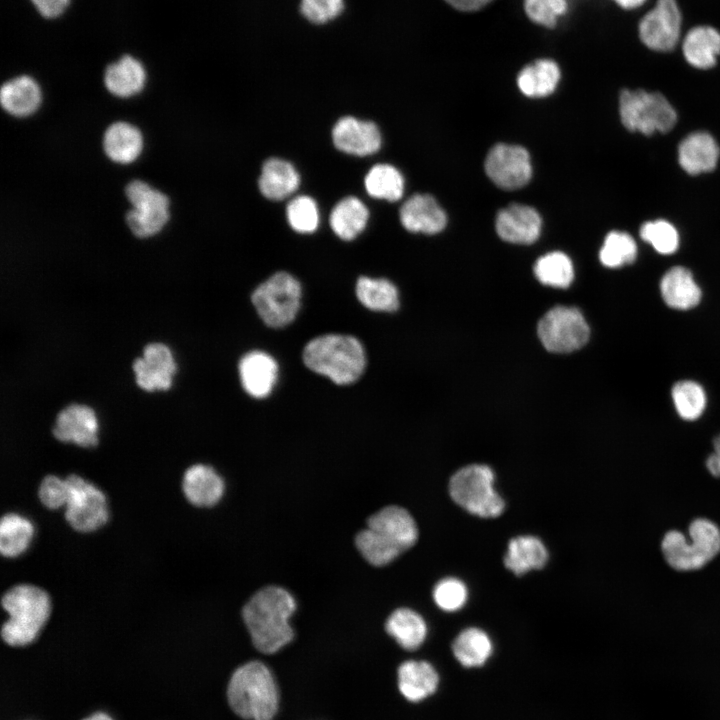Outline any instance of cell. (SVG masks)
<instances>
[{
	"mask_svg": "<svg viewBox=\"0 0 720 720\" xmlns=\"http://www.w3.org/2000/svg\"><path fill=\"white\" fill-rule=\"evenodd\" d=\"M536 278L544 285L567 288L574 278V268L570 258L559 251L540 257L534 265Z\"/></svg>",
	"mask_w": 720,
	"mask_h": 720,
	"instance_id": "38",
	"label": "cell"
},
{
	"mask_svg": "<svg viewBox=\"0 0 720 720\" xmlns=\"http://www.w3.org/2000/svg\"><path fill=\"white\" fill-rule=\"evenodd\" d=\"M560 80V69L550 59H539L525 66L517 76L520 91L528 97L550 95Z\"/></svg>",
	"mask_w": 720,
	"mask_h": 720,
	"instance_id": "32",
	"label": "cell"
},
{
	"mask_svg": "<svg viewBox=\"0 0 720 720\" xmlns=\"http://www.w3.org/2000/svg\"><path fill=\"white\" fill-rule=\"evenodd\" d=\"M548 560L544 543L536 536L524 535L510 540L504 556V564L515 575L541 569Z\"/></svg>",
	"mask_w": 720,
	"mask_h": 720,
	"instance_id": "29",
	"label": "cell"
},
{
	"mask_svg": "<svg viewBox=\"0 0 720 720\" xmlns=\"http://www.w3.org/2000/svg\"><path fill=\"white\" fill-rule=\"evenodd\" d=\"M37 11L47 19L60 16L68 7L70 0H30Z\"/></svg>",
	"mask_w": 720,
	"mask_h": 720,
	"instance_id": "48",
	"label": "cell"
},
{
	"mask_svg": "<svg viewBox=\"0 0 720 720\" xmlns=\"http://www.w3.org/2000/svg\"><path fill=\"white\" fill-rule=\"evenodd\" d=\"M355 293L359 302L372 311L392 312L399 307L397 287L388 279L361 276Z\"/></svg>",
	"mask_w": 720,
	"mask_h": 720,
	"instance_id": "34",
	"label": "cell"
},
{
	"mask_svg": "<svg viewBox=\"0 0 720 720\" xmlns=\"http://www.w3.org/2000/svg\"><path fill=\"white\" fill-rule=\"evenodd\" d=\"M82 720H113L110 715H108L105 712H95L91 714L90 716L82 719Z\"/></svg>",
	"mask_w": 720,
	"mask_h": 720,
	"instance_id": "52",
	"label": "cell"
},
{
	"mask_svg": "<svg viewBox=\"0 0 720 720\" xmlns=\"http://www.w3.org/2000/svg\"><path fill=\"white\" fill-rule=\"evenodd\" d=\"M682 52L686 61L695 68L713 67L720 54V32L708 25L691 28L683 39Z\"/></svg>",
	"mask_w": 720,
	"mask_h": 720,
	"instance_id": "25",
	"label": "cell"
},
{
	"mask_svg": "<svg viewBox=\"0 0 720 720\" xmlns=\"http://www.w3.org/2000/svg\"><path fill=\"white\" fill-rule=\"evenodd\" d=\"M286 215L290 226L299 233H312L319 224L317 204L306 195L292 199L287 205Z\"/></svg>",
	"mask_w": 720,
	"mask_h": 720,
	"instance_id": "42",
	"label": "cell"
},
{
	"mask_svg": "<svg viewBox=\"0 0 720 720\" xmlns=\"http://www.w3.org/2000/svg\"><path fill=\"white\" fill-rule=\"evenodd\" d=\"M38 496L44 506L49 509H57L66 505L69 489L66 479L55 475L46 476L38 490Z\"/></svg>",
	"mask_w": 720,
	"mask_h": 720,
	"instance_id": "47",
	"label": "cell"
},
{
	"mask_svg": "<svg viewBox=\"0 0 720 720\" xmlns=\"http://www.w3.org/2000/svg\"><path fill=\"white\" fill-rule=\"evenodd\" d=\"M233 712L246 720H272L279 705V691L270 669L260 661L238 667L227 686Z\"/></svg>",
	"mask_w": 720,
	"mask_h": 720,
	"instance_id": "3",
	"label": "cell"
},
{
	"mask_svg": "<svg viewBox=\"0 0 720 720\" xmlns=\"http://www.w3.org/2000/svg\"><path fill=\"white\" fill-rule=\"evenodd\" d=\"M400 221L410 232L436 234L445 228L447 217L431 195L415 194L401 206Z\"/></svg>",
	"mask_w": 720,
	"mask_h": 720,
	"instance_id": "20",
	"label": "cell"
},
{
	"mask_svg": "<svg viewBox=\"0 0 720 720\" xmlns=\"http://www.w3.org/2000/svg\"><path fill=\"white\" fill-rule=\"evenodd\" d=\"M125 193L132 204L126 222L133 234L147 238L159 233L169 220V198L140 180L131 181Z\"/></svg>",
	"mask_w": 720,
	"mask_h": 720,
	"instance_id": "10",
	"label": "cell"
},
{
	"mask_svg": "<svg viewBox=\"0 0 720 720\" xmlns=\"http://www.w3.org/2000/svg\"><path fill=\"white\" fill-rule=\"evenodd\" d=\"M182 488L187 500L198 507H211L222 498L225 484L211 466L195 464L184 473Z\"/></svg>",
	"mask_w": 720,
	"mask_h": 720,
	"instance_id": "21",
	"label": "cell"
},
{
	"mask_svg": "<svg viewBox=\"0 0 720 720\" xmlns=\"http://www.w3.org/2000/svg\"><path fill=\"white\" fill-rule=\"evenodd\" d=\"M613 1L616 2L621 8L635 9V8L643 5L646 0H613Z\"/></svg>",
	"mask_w": 720,
	"mask_h": 720,
	"instance_id": "51",
	"label": "cell"
},
{
	"mask_svg": "<svg viewBox=\"0 0 720 720\" xmlns=\"http://www.w3.org/2000/svg\"><path fill=\"white\" fill-rule=\"evenodd\" d=\"M527 16L535 23L547 28L556 26L557 17L567 10L566 0H524Z\"/></svg>",
	"mask_w": 720,
	"mask_h": 720,
	"instance_id": "45",
	"label": "cell"
},
{
	"mask_svg": "<svg viewBox=\"0 0 720 720\" xmlns=\"http://www.w3.org/2000/svg\"><path fill=\"white\" fill-rule=\"evenodd\" d=\"M295 610V598L280 586H265L254 593L242 610L254 647L273 654L291 642L294 630L289 619Z\"/></svg>",
	"mask_w": 720,
	"mask_h": 720,
	"instance_id": "1",
	"label": "cell"
},
{
	"mask_svg": "<svg viewBox=\"0 0 720 720\" xmlns=\"http://www.w3.org/2000/svg\"><path fill=\"white\" fill-rule=\"evenodd\" d=\"M453 8L464 11L472 12L479 10L490 3L492 0H445Z\"/></svg>",
	"mask_w": 720,
	"mask_h": 720,
	"instance_id": "49",
	"label": "cell"
},
{
	"mask_svg": "<svg viewBox=\"0 0 720 720\" xmlns=\"http://www.w3.org/2000/svg\"><path fill=\"white\" fill-rule=\"evenodd\" d=\"M56 439L81 447H93L98 443V420L95 411L86 405L71 404L62 409L52 429Z\"/></svg>",
	"mask_w": 720,
	"mask_h": 720,
	"instance_id": "16",
	"label": "cell"
},
{
	"mask_svg": "<svg viewBox=\"0 0 720 720\" xmlns=\"http://www.w3.org/2000/svg\"><path fill=\"white\" fill-rule=\"evenodd\" d=\"M397 674L399 691L410 702L422 701L438 687V673L426 661H405L399 666Z\"/></svg>",
	"mask_w": 720,
	"mask_h": 720,
	"instance_id": "23",
	"label": "cell"
},
{
	"mask_svg": "<svg viewBox=\"0 0 720 720\" xmlns=\"http://www.w3.org/2000/svg\"><path fill=\"white\" fill-rule=\"evenodd\" d=\"M620 118L630 131L650 135L673 128L677 115L669 101L658 92L623 90L619 99Z\"/></svg>",
	"mask_w": 720,
	"mask_h": 720,
	"instance_id": "8",
	"label": "cell"
},
{
	"mask_svg": "<svg viewBox=\"0 0 720 720\" xmlns=\"http://www.w3.org/2000/svg\"><path fill=\"white\" fill-rule=\"evenodd\" d=\"M449 493L456 504L479 517H497L505 507L487 465L471 464L456 471L449 481Z\"/></svg>",
	"mask_w": 720,
	"mask_h": 720,
	"instance_id": "6",
	"label": "cell"
},
{
	"mask_svg": "<svg viewBox=\"0 0 720 720\" xmlns=\"http://www.w3.org/2000/svg\"><path fill=\"white\" fill-rule=\"evenodd\" d=\"M714 452L707 458L706 467L714 476H720V435L714 441Z\"/></svg>",
	"mask_w": 720,
	"mask_h": 720,
	"instance_id": "50",
	"label": "cell"
},
{
	"mask_svg": "<svg viewBox=\"0 0 720 720\" xmlns=\"http://www.w3.org/2000/svg\"><path fill=\"white\" fill-rule=\"evenodd\" d=\"M34 528L32 523L16 514L4 515L0 523V552L5 557H16L29 546Z\"/></svg>",
	"mask_w": 720,
	"mask_h": 720,
	"instance_id": "36",
	"label": "cell"
},
{
	"mask_svg": "<svg viewBox=\"0 0 720 720\" xmlns=\"http://www.w3.org/2000/svg\"><path fill=\"white\" fill-rule=\"evenodd\" d=\"M492 642L481 629L470 627L458 634L452 644V651L464 667L482 666L492 653Z\"/></svg>",
	"mask_w": 720,
	"mask_h": 720,
	"instance_id": "35",
	"label": "cell"
},
{
	"mask_svg": "<svg viewBox=\"0 0 720 720\" xmlns=\"http://www.w3.org/2000/svg\"><path fill=\"white\" fill-rule=\"evenodd\" d=\"M303 362L311 371L338 385L357 381L366 367V353L354 336L325 334L310 340L303 350Z\"/></svg>",
	"mask_w": 720,
	"mask_h": 720,
	"instance_id": "2",
	"label": "cell"
},
{
	"mask_svg": "<svg viewBox=\"0 0 720 720\" xmlns=\"http://www.w3.org/2000/svg\"><path fill=\"white\" fill-rule=\"evenodd\" d=\"M367 193L378 199L399 200L404 191V179L398 169L390 164L374 165L364 179Z\"/></svg>",
	"mask_w": 720,
	"mask_h": 720,
	"instance_id": "37",
	"label": "cell"
},
{
	"mask_svg": "<svg viewBox=\"0 0 720 720\" xmlns=\"http://www.w3.org/2000/svg\"><path fill=\"white\" fill-rule=\"evenodd\" d=\"M538 336L550 352L570 353L583 347L590 336L582 313L574 307L556 306L538 323Z\"/></svg>",
	"mask_w": 720,
	"mask_h": 720,
	"instance_id": "9",
	"label": "cell"
},
{
	"mask_svg": "<svg viewBox=\"0 0 720 720\" xmlns=\"http://www.w3.org/2000/svg\"><path fill=\"white\" fill-rule=\"evenodd\" d=\"M369 211L357 197L340 200L330 214V226L342 240H352L366 227Z\"/></svg>",
	"mask_w": 720,
	"mask_h": 720,
	"instance_id": "33",
	"label": "cell"
},
{
	"mask_svg": "<svg viewBox=\"0 0 720 720\" xmlns=\"http://www.w3.org/2000/svg\"><path fill=\"white\" fill-rule=\"evenodd\" d=\"M2 108L16 117L34 113L41 103V90L30 76L21 75L5 82L0 91Z\"/></svg>",
	"mask_w": 720,
	"mask_h": 720,
	"instance_id": "26",
	"label": "cell"
},
{
	"mask_svg": "<svg viewBox=\"0 0 720 720\" xmlns=\"http://www.w3.org/2000/svg\"><path fill=\"white\" fill-rule=\"evenodd\" d=\"M69 496L65 518L76 531L87 533L103 526L108 520L106 498L101 490L78 475L66 478Z\"/></svg>",
	"mask_w": 720,
	"mask_h": 720,
	"instance_id": "11",
	"label": "cell"
},
{
	"mask_svg": "<svg viewBox=\"0 0 720 720\" xmlns=\"http://www.w3.org/2000/svg\"><path fill=\"white\" fill-rule=\"evenodd\" d=\"M300 176L295 167L280 158L267 159L261 169L258 187L270 200H282L297 190Z\"/></svg>",
	"mask_w": 720,
	"mask_h": 720,
	"instance_id": "27",
	"label": "cell"
},
{
	"mask_svg": "<svg viewBox=\"0 0 720 720\" xmlns=\"http://www.w3.org/2000/svg\"><path fill=\"white\" fill-rule=\"evenodd\" d=\"M719 147L706 132H695L682 140L678 148L680 166L689 174L712 171L718 162Z\"/></svg>",
	"mask_w": 720,
	"mask_h": 720,
	"instance_id": "22",
	"label": "cell"
},
{
	"mask_svg": "<svg viewBox=\"0 0 720 720\" xmlns=\"http://www.w3.org/2000/svg\"><path fill=\"white\" fill-rule=\"evenodd\" d=\"M335 147L347 154L367 156L376 153L381 146V133L372 121L352 116L340 118L332 129Z\"/></svg>",
	"mask_w": 720,
	"mask_h": 720,
	"instance_id": "17",
	"label": "cell"
},
{
	"mask_svg": "<svg viewBox=\"0 0 720 720\" xmlns=\"http://www.w3.org/2000/svg\"><path fill=\"white\" fill-rule=\"evenodd\" d=\"M137 385L145 391L168 390L173 383L177 365L168 346L150 343L145 346L142 357L132 365Z\"/></svg>",
	"mask_w": 720,
	"mask_h": 720,
	"instance_id": "14",
	"label": "cell"
},
{
	"mask_svg": "<svg viewBox=\"0 0 720 720\" xmlns=\"http://www.w3.org/2000/svg\"><path fill=\"white\" fill-rule=\"evenodd\" d=\"M672 398L678 414L685 420L697 419L705 409V392L694 381L676 383L672 389Z\"/></svg>",
	"mask_w": 720,
	"mask_h": 720,
	"instance_id": "40",
	"label": "cell"
},
{
	"mask_svg": "<svg viewBox=\"0 0 720 720\" xmlns=\"http://www.w3.org/2000/svg\"><path fill=\"white\" fill-rule=\"evenodd\" d=\"M660 292L664 302L677 310H688L700 302L701 290L692 273L685 267L669 269L661 279Z\"/></svg>",
	"mask_w": 720,
	"mask_h": 720,
	"instance_id": "24",
	"label": "cell"
},
{
	"mask_svg": "<svg viewBox=\"0 0 720 720\" xmlns=\"http://www.w3.org/2000/svg\"><path fill=\"white\" fill-rule=\"evenodd\" d=\"M238 371L245 392L253 398L263 399L273 391L279 367L270 354L253 350L240 359Z\"/></svg>",
	"mask_w": 720,
	"mask_h": 720,
	"instance_id": "18",
	"label": "cell"
},
{
	"mask_svg": "<svg viewBox=\"0 0 720 720\" xmlns=\"http://www.w3.org/2000/svg\"><path fill=\"white\" fill-rule=\"evenodd\" d=\"M302 298L299 281L287 272H277L259 284L251 301L259 317L269 327L282 328L296 317Z\"/></svg>",
	"mask_w": 720,
	"mask_h": 720,
	"instance_id": "7",
	"label": "cell"
},
{
	"mask_svg": "<svg viewBox=\"0 0 720 720\" xmlns=\"http://www.w3.org/2000/svg\"><path fill=\"white\" fill-rule=\"evenodd\" d=\"M386 632L404 649L415 650L424 642L427 625L423 617L410 608L394 610L386 620Z\"/></svg>",
	"mask_w": 720,
	"mask_h": 720,
	"instance_id": "31",
	"label": "cell"
},
{
	"mask_svg": "<svg viewBox=\"0 0 720 720\" xmlns=\"http://www.w3.org/2000/svg\"><path fill=\"white\" fill-rule=\"evenodd\" d=\"M355 544L362 557L373 566L387 565L400 555L368 527L356 535Z\"/></svg>",
	"mask_w": 720,
	"mask_h": 720,
	"instance_id": "41",
	"label": "cell"
},
{
	"mask_svg": "<svg viewBox=\"0 0 720 720\" xmlns=\"http://www.w3.org/2000/svg\"><path fill=\"white\" fill-rule=\"evenodd\" d=\"M682 16L676 0H657L640 20L639 38L654 51L673 50L680 38Z\"/></svg>",
	"mask_w": 720,
	"mask_h": 720,
	"instance_id": "12",
	"label": "cell"
},
{
	"mask_svg": "<svg viewBox=\"0 0 720 720\" xmlns=\"http://www.w3.org/2000/svg\"><path fill=\"white\" fill-rule=\"evenodd\" d=\"M637 256V245L626 232L612 231L607 234L599 252L601 263L617 268L632 263Z\"/></svg>",
	"mask_w": 720,
	"mask_h": 720,
	"instance_id": "39",
	"label": "cell"
},
{
	"mask_svg": "<svg viewBox=\"0 0 720 720\" xmlns=\"http://www.w3.org/2000/svg\"><path fill=\"white\" fill-rule=\"evenodd\" d=\"M465 584L457 578L448 577L439 581L433 589V599L437 606L447 612L459 610L467 600Z\"/></svg>",
	"mask_w": 720,
	"mask_h": 720,
	"instance_id": "44",
	"label": "cell"
},
{
	"mask_svg": "<svg viewBox=\"0 0 720 720\" xmlns=\"http://www.w3.org/2000/svg\"><path fill=\"white\" fill-rule=\"evenodd\" d=\"M640 236L660 254H672L679 246L677 230L665 220L645 222L640 228Z\"/></svg>",
	"mask_w": 720,
	"mask_h": 720,
	"instance_id": "43",
	"label": "cell"
},
{
	"mask_svg": "<svg viewBox=\"0 0 720 720\" xmlns=\"http://www.w3.org/2000/svg\"><path fill=\"white\" fill-rule=\"evenodd\" d=\"M146 71L142 63L131 55H124L109 64L104 73L107 90L118 97H130L139 93L145 85Z\"/></svg>",
	"mask_w": 720,
	"mask_h": 720,
	"instance_id": "28",
	"label": "cell"
},
{
	"mask_svg": "<svg viewBox=\"0 0 720 720\" xmlns=\"http://www.w3.org/2000/svg\"><path fill=\"white\" fill-rule=\"evenodd\" d=\"M367 527L376 532L400 554L412 547L418 538V528L412 515L397 505L386 506L372 514Z\"/></svg>",
	"mask_w": 720,
	"mask_h": 720,
	"instance_id": "15",
	"label": "cell"
},
{
	"mask_svg": "<svg viewBox=\"0 0 720 720\" xmlns=\"http://www.w3.org/2000/svg\"><path fill=\"white\" fill-rule=\"evenodd\" d=\"M690 541L678 531L668 532L662 541L667 563L679 571L696 570L720 552V529L706 519H696L689 526Z\"/></svg>",
	"mask_w": 720,
	"mask_h": 720,
	"instance_id": "5",
	"label": "cell"
},
{
	"mask_svg": "<svg viewBox=\"0 0 720 720\" xmlns=\"http://www.w3.org/2000/svg\"><path fill=\"white\" fill-rule=\"evenodd\" d=\"M484 167L491 181L506 190L523 187L532 175L529 153L518 145H495L487 154Z\"/></svg>",
	"mask_w": 720,
	"mask_h": 720,
	"instance_id": "13",
	"label": "cell"
},
{
	"mask_svg": "<svg viewBox=\"0 0 720 720\" xmlns=\"http://www.w3.org/2000/svg\"><path fill=\"white\" fill-rule=\"evenodd\" d=\"M495 226L502 240L514 244H531L540 235L542 220L534 208L511 204L498 212Z\"/></svg>",
	"mask_w": 720,
	"mask_h": 720,
	"instance_id": "19",
	"label": "cell"
},
{
	"mask_svg": "<svg viewBox=\"0 0 720 720\" xmlns=\"http://www.w3.org/2000/svg\"><path fill=\"white\" fill-rule=\"evenodd\" d=\"M103 147L112 161L128 164L136 160L142 151V134L127 122H115L104 133Z\"/></svg>",
	"mask_w": 720,
	"mask_h": 720,
	"instance_id": "30",
	"label": "cell"
},
{
	"mask_svg": "<svg viewBox=\"0 0 720 720\" xmlns=\"http://www.w3.org/2000/svg\"><path fill=\"white\" fill-rule=\"evenodd\" d=\"M343 0H301L300 11L312 23L323 24L337 17Z\"/></svg>",
	"mask_w": 720,
	"mask_h": 720,
	"instance_id": "46",
	"label": "cell"
},
{
	"mask_svg": "<svg viewBox=\"0 0 720 720\" xmlns=\"http://www.w3.org/2000/svg\"><path fill=\"white\" fill-rule=\"evenodd\" d=\"M1 603L9 615L1 629L3 641L13 647L32 643L50 614L48 594L37 586L22 584L9 589Z\"/></svg>",
	"mask_w": 720,
	"mask_h": 720,
	"instance_id": "4",
	"label": "cell"
}]
</instances>
